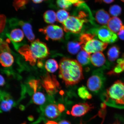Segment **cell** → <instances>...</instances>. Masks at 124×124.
I'll return each instance as SVG.
<instances>
[{
    "label": "cell",
    "instance_id": "cell-29",
    "mask_svg": "<svg viewBox=\"0 0 124 124\" xmlns=\"http://www.w3.org/2000/svg\"><path fill=\"white\" fill-rule=\"evenodd\" d=\"M109 12L110 14L114 17L118 16L121 13V8L118 5H114L110 8Z\"/></svg>",
    "mask_w": 124,
    "mask_h": 124
},
{
    "label": "cell",
    "instance_id": "cell-24",
    "mask_svg": "<svg viewBox=\"0 0 124 124\" xmlns=\"http://www.w3.org/2000/svg\"><path fill=\"white\" fill-rule=\"evenodd\" d=\"M124 71V54L122 58L117 61V64L113 70L109 72V74H120Z\"/></svg>",
    "mask_w": 124,
    "mask_h": 124
},
{
    "label": "cell",
    "instance_id": "cell-26",
    "mask_svg": "<svg viewBox=\"0 0 124 124\" xmlns=\"http://www.w3.org/2000/svg\"><path fill=\"white\" fill-rule=\"evenodd\" d=\"M32 100L34 103L39 105H42L46 101V98L44 94L40 92L35 93L32 96Z\"/></svg>",
    "mask_w": 124,
    "mask_h": 124
},
{
    "label": "cell",
    "instance_id": "cell-35",
    "mask_svg": "<svg viewBox=\"0 0 124 124\" xmlns=\"http://www.w3.org/2000/svg\"><path fill=\"white\" fill-rule=\"evenodd\" d=\"M114 0H95L96 2H102L107 4H110L112 3Z\"/></svg>",
    "mask_w": 124,
    "mask_h": 124
},
{
    "label": "cell",
    "instance_id": "cell-13",
    "mask_svg": "<svg viewBox=\"0 0 124 124\" xmlns=\"http://www.w3.org/2000/svg\"><path fill=\"white\" fill-rule=\"evenodd\" d=\"M21 29L16 28L12 29L10 33H7V36L9 39L14 43H18L22 41L24 39V35Z\"/></svg>",
    "mask_w": 124,
    "mask_h": 124
},
{
    "label": "cell",
    "instance_id": "cell-4",
    "mask_svg": "<svg viewBox=\"0 0 124 124\" xmlns=\"http://www.w3.org/2000/svg\"><path fill=\"white\" fill-rule=\"evenodd\" d=\"M83 20L77 16H69L62 24L64 31L66 32L78 34L81 32L84 23Z\"/></svg>",
    "mask_w": 124,
    "mask_h": 124
},
{
    "label": "cell",
    "instance_id": "cell-37",
    "mask_svg": "<svg viewBox=\"0 0 124 124\" xmlns=\"http://www.w3.org/2000/svg\"><path fill=\"white\" fill-rule=\"evenodd\" d=\"M4 79L3 77L1 75H0V85L1 86H3L5 84Z\"/></svg>",
    "mask_w": 124,
    "mask_h": 124
},
{
    "label": "cell",
    "instance_id": "cell-19",
    "mask_svg": "<svg viewBox=\"0 0 124 124\" xmlns=\"http://www.w3.org/2000/svg\"><path fill=\"white\" fill-rule=\"evenodd\" d=\"M19 52L24 56L27 61L30 62L31 64L32 65H35L36 60L32 56L30 51L29 46L28 45L23 46L19 49Z\"/></svg>",
    "mask_w": 124,
    "mask_h": 124
},
{
    "label": "cell",
    "instance_id": "cell-33",
    "mask_svg": "<svg viewBox=\"0 0 124 124\" xmlns=\"http://www.w3.org/2000/svg\"><path fill=\"white\" fill-rule=\"evenodd\" d=\"M6 23V18L4 16L2 15L1 16V32L2 31L4 28Z\"/></svg>",
    "mask_w": 124,
    "mask_h": 124
},
{
    "label": "cell",
    "instance_id": "cell-22",
    "mask_svg": "<svg viewBox=\"0 0 124 124\" xmlns=\"http://www.w3.org/2000/svg\"><path fill=\"white\" fill-rule=\"evenodd\" d=\"M120 53V49L116 46H113L108 49L107 53L108 59L114 62L118 58Z\"/></svg>",
    "mask_w": 124,
    "mask_h": 124
},
{
    "label": "cell",
    "instance_id": "cell-42",
    "mask_svg": "<svg viewBox=\"0 0 124 124\" xmlns=\"http://www.w3.org/2000/svg\"><path fill=\"white\" fill-rule=\"evenodd\" d=\"M122 124L120 122V121H119L118 120H117L115 121V122H114L112 124Z\"/></svg>",
    "mask_w": 124,
    "mask_h": 124
},
{
    "label": "cell",
    "instance_id": "cell-21",
    "mask_svg": "<svg viewBox=\"0 0 124 124\" xmlns=\"http://www.w3.org/2000/svg\"><path fill=\"white\" fill-rule=\"evenodd\" d=\"M67 49L69 53L73 55L78 53L82 49L81 44L80 42L77 41H71L68 43Z\"/></svg>",
    "mask_w": 124,
    "mask_h": 124
},
{
    "label": "cell",
    "instance_id": "cell-18",
    "mask_svg": "<svg viewBox=\"0 0 124 124\" xmlns=\"http://www.w3.org/2000/svg\"><path fill=\"white\" fill-rule=\"evenodd\" d=\"M2 97L1 98V111L4 112L10 111L15 105L13 100L8 96Z\"/></svg>",
    "mask_w": 124,
    "mask_h": 124
},
{
    "label": "cell",
    "instance_id": "cell-20",
    "mask_svg": "<svg viewBox=\"0 0 124 124\" xmlns=\"http://www.w3.org/2000/svg\"><path fill=\"white\" fill-rule=\"evenodd\" d=\"M91 55L83 49H82L77 55V61L80 64L83 66L89 64L90 61Z\"/></svg>",
    "mask_w": 124,
    "mask_h": 124
},
{
    "label": "cell",
    "instance_id": "cell-27",
    "mask_svg": "<svg viewBox=\"0 0 124 124\" xmlns=\"http://www.w3.org/2000/svg\"><path fill=\"white\" fill-rule=\"evenodd\" d=\"M78 92L79 96L83 100H90L92 98V95L90 93L86 88L84 86L79 88Z\"/></svg>",
    "mask_w": 124,
    "mask_h": 124
},
{
    "label": "cell",
    "instance_id": "cell-6",
    "mask_svg": "<svg viewBox=\"0 0 124 124\" xmlns=\"http://www.w3.org/2000/svg\"><path fill=\"white\" fill-rule=\"evenodd\" d=\"M105 80L104 76L101 71H94L88 80V88L93 92H98L103 87Z\"/></svg>",
    "mask_w": 124,
    "mask_h": 124
},
{
    "label": "cell",
    "instance_id": "cell-14",
    "mask_svg": "<svg viewBox=\"0 0 124 124\" xmlns=\"http://www.w3.org/2000/svg\"><path fill=\"white\" fill-rule=\"evenodd\" d=\"M110 18L109 14L103 9L98 10L95 14L96 21L98 23L102 25L107 24Z\"/></svg>",
    "mask_w": 124,
    "mask_h": 124
},
{
    "label": "cell",
    "instance_id": "cell-31",
    "mask_svg": "<svg viewBox=\"0 0 124 124\" xmlns=\"http://www.w3.org/2000/svg\"><path fill=\"white\" fill-rule=\"evenodd\" d=\"M38 81L35 80H31L29 82V84L31 88L33 90L34 92H36L37 88L38 87Z\"/></svg>",
    "mask_w": 124,
    "mask_h": 124
},
{
    "label": "cell",
    "instance_id": "cell-36",
    "mask_svg": "<svg viewBox=\"0 0 124 124\" xmlns=\"http://www.w3.org/2000/svg\"><path fill=\"white\" fill-rule=\"evenodd\" d=\"M59 111L62 113L64 110L65 108L64 105L62 104H59L58 105Z\"/></svg>",
    "mask_w": 124,
    "mask_h": 124
},
{
    "label": "cell",
    "instance_id": "cell-9",
    "mask_svg": "<svg viewBox=\"0 0 124 124\" xmlns=\"http://www.w3.org/2000/svg\"><path fill=\"white\" fill-rule=\"evenodd\" d=\"M94 108L90 104L80 103L74 105L71 109V115L75 117H80L84 116Z\"/></svg>",
    "mask_w": 124,
    "mask_h": 124
},
{
    "label": "cell",
    "instance_id": "cell-8",
    "mask_svg": "<svg viewBox=\"0 0 124 124\" xmlns=\"http://www.w3.org/2000/svg\"><path fill=\"white\" fill-rule=\"evenodd\" d=\"M108 43H104L94 38L82 46V49L90 54L97 52H101L106 48Z\"/></svg>",
    "mask_w": 124,
    "mask_h": 124
},
{
    "label": "cell",
    "instance_id": "cell-44",
    "mask_svg": "<svg viewBox=\"0 0 124 124\" xmlns=\"http://www.w3.org/2000/svg\"><path fill=\"white\" fill-rule=\"evenodd\" d=\"M121 0L123 1V2H124V0Z\"/></svg>",
    "mask_w": 124,
    "mask_h": 124
},
{
    "label": "cell",
    "instance_id": "cell-3",
    "mask_svg": "<svg viewBox=\"0 0 124 124\" xmlns=\"http://www.w3.org/2000/svg\"><path fill=\"white\" fill-rule=\"evenodd\" d=\"M90 33L97 36L103 42L112 43L117 41V36L106 26L104 25L93 29Z\"/></svg>",
    "mask_w": 124,
    "mask_h": 124
},
{
    "label": "cell",
    "instance_id": "cell-25",
    "mask_svg": "<svg viewBox=\"0 0 124 124\" xmlns=\"http://www.w3.org/2000/svg\"><path fill=\"white\" fill-rule=\"evenodd\" d=\"M45 67L48 72L53 73L58 70L59 66L58 63L55 60L50 59L46 62Z\"/></svg>",
    "mask_w": 124,
    "mask_h": 124
},
{
    "label": "cell",
    "instance_id": "cell-45",
    "mask_svg": "<svg viewBox=\"0 0 124 124\" xmlns=\"http://www.w3.org/2000/svg\"><path fill=\"white\" fill-rule=\"evenodd\" d=\"M79 124H84L82 123V122H80V123Z\"/></svg>",
    "mask_w": 124,
    "mask_h": 124
},
{
    "label": "cell",
    "instance_id": "cell-34",
    "mask_svg": "<svg viewBox=\"0 0 124 124\" xmlns=\"http://www.w3.org/2000/svg\"><path fill=\"white\" fill-rule=\"evenodd\" d=\"M118 35L119 38L122 40L124 41V25L122 27L120 30L118 32Z\"/></svg>",
    "mask_w": 124,
    "mask_h": 124
},
{
    "label": "cell",
    "instance_id": "cell-46",
    "mask_svg": "<svg viewBox=\"0 0 124 124\" xmlns=\"http://www.w3.org/2000/svg\"><path fill=\"white\" fill-rule=\"evenodd\" d=\"M26 124V123H23V124Z\"/></svg>",
    "mask_w": 124,
    "mask_h": 124
},
{
    "label": "cell",
    "instance_id": "cell-28",
    "mask_svg": "<svg viewBox=\"0 0 124 124\" xmlns=\"http://www.w3.org/2000/svg\"><path fill=\"white\" fill-rule=\"evenodd\" d=\"M69 12L64 9L59 10L56 13L57 20L58 22L63 24L69 17Z\"/></svg>",
    "mask_w": 124,
    "mask_h": 124
},
{
    "label": "cell",
    "instance_id": "cell-39",
    "mask_svg": "<svg viewBox=\"0 0 124 124\" xmlns=\"http://www.w3.org/2000/svg\"><path fill=\"white\" fill-rule=\"evenodd\" d=\"M46 124H58L57 122L54 121H53L49 120L46 122Z\"/></svg>",
    "mask_w": 124,
    "mask_h": 124
},
{
    "label": "cell",
    "instance_id": "cell-1",
    "mask_svg": "<svg viewBox=\"0 0 124 124\" xmlns=\"http://www.w3.org/2000/svg\"><path fill=\"white\" fill-rule=\"evenodd\" d=\"M59 76L67 86L76 84L84 78L82 65L77 60L63 58L60 62Z\"/></svg>",
    "mask_w": 124,
    "mask_h": 124
},
{
    "label": "cell",
    "instance_id": "cell-12",
    "mask_svg": "<svg viewBox=\"0 0 124 124\" xmlns=\"http://www.w3.org/2000/svg\"><path fill=\"white\" fill-rule=\"evenodd\" d=\"M13 25H19L22 29L26 38L31 42H32L35 39V36L32 31V27L30 23L22 21H18L15 19L13 22Z\"/></svg>",
    "mask_w": 124,
    "mask_h": 124
},
{
    "label": "cell",
    "instance_id": "cell-17",
    "mask_svg": "<svg viewBox=\"0 0 124 124\" xmlns=\"http://www.w3.org/2000/svg\"><path fill=\"white\" fill-rule=\"evenodd\" d=\"M0 62L3 66L9 67L13 64L14 62V58L9 52H2L0 54Z\"/></svg>",
    "mask_w": 124,
    "mask_h": 124
},
{
    "label": "cell",
    "instance_id": "cell-10",
    "mask_svg": "<svg viewBox=\"0 0 124 124\" xmlns=\"http://www.w3.org/2000/svg\"><path fill=\"white\" fill-rule=\"evenodd\" d=\"M42 115L46 118L53 121L57 120L60 117V113L58 106L54 104H49L42 110Z\"/></svg>",
    "mask_w": 124,
    "mask_h": 124
},
{
    "label": "cell",
    "instance_id": "cell-43",
    "mask_svg": "<svg viewBox=\"0 0 124 124\" xmlns=\"http://www.w3.org/2000/svg\"><path fill=\"white\" fill-rule=\"evenodd\" d=\"M43 65V64L42 63L40 62H38V65L39 67H41L42 66V65Z\"/></svg>",
    "mask_w": 124,
    "mask_h": 124
},
{
    "label": "cell",
    "instance_id": "cell-2",
    "mask_svg": "<svg viewBox=\"0 0 124 124\" xmlns=\"http://www.w3.org/2000/svg\"><path fill=\"white\" fill-rule=\"evenodd\" d=\"M106 101H110L117 105H124V83L116 81L107 89L105 94Z\"/></svg>",
    "mask_w": 124,
    "mask_h": 124
},
{
    "label": "cell",
    "instance_id": "cell-40",
    "mask_svg": "<svg viewBox=\"0 0 124 124\" xmlns=\"http://www.w3.org/2000/svg\"><path fill=\"white\" fill-rule=\"evenodd\" d=\"M32 0L35 3L39 4L42 2L44 0Z\"/></svg>",
    "mask_w": 124,
    "mask_h": 124
},
{
    "label": "cell",
    "instance_id": "cell-15",
    "mask_svg": "<svg viewBox=\"0 0 124 124\" xmlns=\"http://www.w3.org/2000/svg\"><path fill=\"white\" fill-rule=\"evenodd\" d=\"M108 27L112 31L118 32L124 25L121 20L117 17H114L110 19L108 23Z\"/></svg>",
    "mask_w": 124,
    "mask_h": 124
},
{
    "label": "cell",
    "instance_id": "cell-38",
    "mask_svg": "<svg viewBox=\"0 0 124 124\" xmlns=\"http://www.w3.org/2000/svg\"><path fill=\"white\" fill-rule=\"evenodd\" d=\"M58 124H71L69 121L66 120H63L59 122Z\"/></svg>",
    "mask_w": 124,
    "mask_h": 124
},
{
    "label": "cell",
    "instance_id": "cell-30",
    "mask_svg": "<svg viewBox=\"0 0 124 124\" xmlns=\"http://www.w3.org/2000/svg\"><path fill=\"white\" fill-rule=\"evenodd\" d=\"M56 3L58 7L66 10L70 8L72 5L71 3L66 0H57Z\"/></svg>",
    "mask_w": 124,
    "mask_h": 124
},
{
    "label": "cell",
    "instance_id": "cell-7",
    "mask_svg": "<svg viewBox=\"0 0 124 124\" xmlns=\"http://www.w3.org/2000/svg\"><path fill=\"white\" fill-rule=\"evenodd\" d=\"M46 36V40H59L63 36V32L62 28L57 25H51L39 29Z\"/></svg>",
    "mask_w": 124,
    "mask_h": 124
},
{
    "label": "cell",
    "instance_id": "cell-16",
    "mask_svg": "<svg viewBox=\"0 0 124 124\" xmlns=\"http://www.w3.org/2000/svg\"><path fill=\"white\" fill-rule=\"evenodd\" d=\"M90 61L94 66L100 67L105 64L106 59L101 52H97L91 56Z\"/></svg>",
    "mask_w": 124,
    "mask_h": 124
},
{
    "label": "cell",
    "instance_id": "cell-32",
    "mask_svg": "<svg viewBox=\"0 0 124 124\" xmlns=\"http://www.w3.org/2000/svg\"><path fill=\"white\" fill-rule=\"evenodd\" d=\"M69 1L76 7H77L79 5L85 2V0H66ZM87 0H85V1Z\"/></svg>",
    "mask_w": 124,
    "mask_h": 124
},
{
    "label": "cell",
    "instance_id": "cell-5",
    "mask_svg": "<svg viewBox=\"0 0 124 124\" xmlns=\"http://www.w3.org/2000/svg\"><path fill=\"white\" fill-rule=\"evenodd\" d=\"M29 48L32 56L35 60L37 59L46 58L49 54L48 49L46 43L36 40L31 43Z\"/></svg>",
    "mask_w": 124,
    "mask_h": 124
},
{
    "label": "cell",
    "instance_id": "cell-11",
    "mask_svg": "<svg viewBox=\"0 0 124 124\" xmlns=\"http://www.w3.org/2000/svg\"><path fill=\"white\" fill-rule=\"evenodd\" d=\"M59 86V84L54 76L51 77L48 75L44 78L43 87L50 95L57 92Z\"/></svg>",
    "mask_w": 124,
    "mask_h": 124
},
{
    "label": "cell",
    "instance_id": "cell-23",
    "mask_svg": "<svg viewBox=\"0 0 124 124\" xmlns=\"http://www.w3.org/2000/svg\"><path fill=\"white\" fill-rule=\"evenodd\" d=\"M44 21L48 24H53L57 21L56 14L52 10H48L43 15Z\"/></svg>",
    "mask_w": 124,
    "mask_h": 124
},
{
    "label": "cell",
    "instance_id": "cell-41",
    "mask_svg": "<svg viewBox=\"0 0 124 124\" xmlns=\"http://www.w3.org/2000/svg\"><path fill=\"white\" fill-rule=\"evenodd\" d=\"M28 118L29 120L31 121H32L34 120V117L32 116H29Z\"/></svg>",
    "mask_w": 124,
    "mask_h": 124
}]
</instances>
